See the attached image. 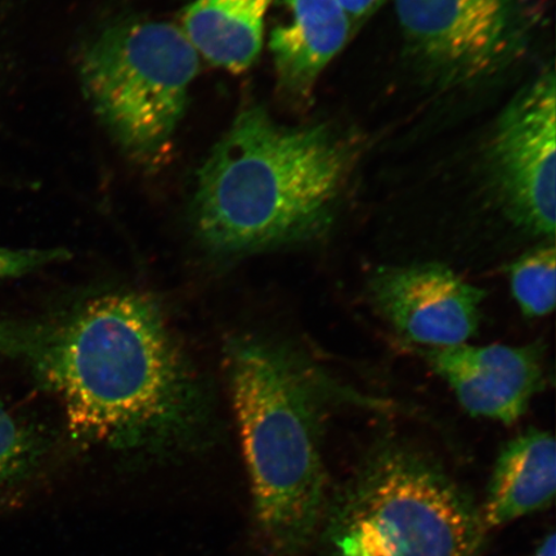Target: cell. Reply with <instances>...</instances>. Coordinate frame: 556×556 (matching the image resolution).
I'll list each match as a JSON object with an SVG mask.
<instances>
[{"label": "cell", "mask_w": 556, "mask_h": 556, "mask_svg": "<svg viewBox=\"0 0 556 556\" xmlns=\"http://www.w3.org/2000/svg\"><path fill=\"white\" fill-rule=\"evenodd\" d=\"M358 155L329 124L288 127L262 106L242 110L198 173V240L219 260H239L319 238Z\"/></svg>", "instance_id": "obj_2"}, {"label": "cell", "mask_w": 556, "mask_h": 556, "mask_svg": "<svg viewBox=\"0 0 556 556\" xmlns=\"http://www.w3.org/2000/svg\"><path fill=\"white\" fill-rule=\"evenodd\" d=\"M555 533L552 532L542 540L541 544L536 548V552L532 556H556V544H555Z\"/></svg>", "instance_id": "obj_17"}, {"label": "cell", "mask_w": 556, "mask_h": 556, "mask_svg": "<svg viewBox=\"0 0 556 556\" xmlns=\"http://www.w3.org/2000/svg\"><path fill=\"white\" fill-rule=\"evenodd\" d=\"M0 352L60 400L76 440L150 456L205 443L203 381L149 296L113 291L37 321L0 323Z\"/></svg>", "instance_id": "obj_1"}, {"label": "cell", "mask_w": 556, "mask_h": 556, "mask_svg": "<svg viewBox=\"0 0 556 556\" xmlns=\"http://www.w3.org/2000/svg\"><path fill=\"white\" fill-rule=\"evenodd\" d=\"M70 254L64 249H4L0 248V281L23 277L51 264L64 262Z\"/></svg>", "instance_id": "obj_15"}, {"label": "cell", "mask_w": 556, "mask_h": 556, "mask_svg": "<svg viewBox=\"0 0 556 556\" xmlns=\"http://www.w3.org/2000/svg\"><path fill=\"white\" fill-rule=\"evenodd\" d=\"M405 50L440 89L495 78L525 53L534 27L528 0H395Z\"/></svg>", "instance_id": "obj_6"}, {"label": "cell", "mask_w": 556, "mask_h": 556, "mask_svg": "<svg viewBox=\"0 0 556 556\" xmlns=\"http://www.w3.org/2000/svg\"><path fill=\"white\" fill-rule=\"evenodd\" d=\"M200 55L180 27L121 21L86 46L79 74L94 114L125 155L156 165L186 115Z\"/></svg>", "instance_id": "obj_5"}, {"label": "cell", "mask_w": 556, "mask_h": 556, "mask_svg": "<svg viewBox=\"0 0 556 556\" xmlns=\"http://www.w3.org/2000/svg\"><path fill=\"white\" fill-rule=\"evenodd\" d=\"M356 30L339 0H283L282 18L268 41L280 93L308 102L319 76Z\"/></svg>", "instance_id": "obj_10"}, {"label": "cell", "mask_w": 556, "mask_h": 556, "mask_svg": "<svg viewBox=\"0 0 556 556\" xmlns=\"http://www.w3.org/2000/svg\"><path fill=\"white\" fill-rule=\"evenodd\" d=\"M510 288L527 318H541L555 308L556 255L554 241L542 242L507 267Z\"/></svg>", "instance_id": "obj_13"}, {"label": "cell", "mask_w": 556, "mask_h": 556, "mask_svg": "<svg viewBox=\"0 0 556 556\" xmlns=\"http://www.w3.org/2000/svg\"><path fill=\"white\" fill-rule=\"evenodd\" d=\"M555 490L554 435L528 429L500 452L481 510L485 531L544 509L553 503Z\"/></svg>", "instance_id": "obj_11"}, {"label": "cell", "mask_w": 556, "mask_h": 556, "mask_svg": "<svg viewBox=\"0 0 556 556\" xmlns=\"http://www.w3.org/2000/svg\"><path fill=\"white\" fill-rule=\"evenodd\" d=\"M339 3L343 5L354 26L358 29L374 13L380 10L381 5L387 3V0H339Z\"/></svg>", "instance_id": "obj_16"}, {"label": "cell", "mask_w": 556, "mask_h": 556, "mask_svg": "<svg viewBox=\"0 0 556 556\" xmlns=\"http://www.w3.org/2000/svg\"><path fill=\"white\" fill-rule=\"evenodd\" d=\"M274 3L275 0H194L185 10L180 29L212 65L241 74L260 59L266 18Z\"/></svg>", "instance_id": "obj_12"}, {"label": "cell", "mask_w": 556, "mask_h": 556, "mask_svg": "<svg viewBox=\"0 0 556 556\" xmlns=\"http://www.w3.org/2000/svg\"><path fill=\"white\" fill-rule=\"evenodd\" d=\"M556 81L554 68L507 103L485 150V169L507 218L527 233L555 239Z\"/></svg>", "instance_id": "obj_7"}, {"label": "cell", "mask_w": 556, "mask_h": 556, "mask_svg": "<svg viewBox=\"0 0 556 556\" xmlns=\"http://www.w3.org/2000/svg\"><path fill=\"white\" fill-rule=\"evenodd\" d=\"M225 371L243 457L256 542L267 556L302 555L330 505L324 422L338 389L290 346L229 339Z\"/></svg>", "instance_id": "obj_3"}, {"label": "cell", "mask_w": 556, "mask_h": 556, "mask_svg": "<svg viewBox=\"0 0 556 556\" xmlns=\"http://www.w3.org/2000/svg\"><path fill=\"white\" fill-rule=\"evenodd\" d=\"M422 357L447 382L465 412L513 424L545 387V346L424 348Z\"/></svg>", "instance_id": "obj_9"}, {"label": "cell", "mask_w": 556, "mask_h": 556, "mask_svg": "<svg viewBox=\"0 0 556 556\" xmlns=\"http://www.w3.org/2000/svg\"><path fill=\"white\" fill-rule=\"evenodd\" d=\"M323 527L336 556H476L486 532L468 493L394 440L368 452Z\"/></svg>", "instance_id": "obj_4"}, {"label": "cell", "mask_w": 556, "mask_h": 556, "mask_svg": "<svg viewBox=\"0 0 556 556\" xmlns=\"http://www.w3.org/2000/svg\"><path fill=\"white\" fill-rule=\"evenodd\" d=\"M368 293L403 339L424 348L468 343L481 324L485 298L484 290L441 263L380 267Z\"/></svg>", "instance_id": "obj_8"}, {"label": "cell", "mask_w": 556, "mask_h": 556, "mask_svg": "<svg viewBox=\"0 0 556 556\" xmlns=\"http://www.w3.org/2000/svg\"><path fill=\"white\" fill-rule=\"evenodd\" d=\"M43 455L40 435L0 403V486L30 475Z\"/></svg>", "instance_id": "obj_14"}]
</instances>
